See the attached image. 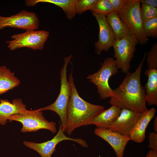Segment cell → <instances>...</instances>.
<instances>
[{
	"label": "cell",
	"instance_id": "10",
	"mask_svg": "<svg viewBox=\"0 0 157 157\" xmlns=\"http://www.w3.org/2000/svg\"><path fill=\"white\" fill-rule=\"evenodd\" d=\"M65 140L74 141L84 147L86 148L88 146L86 142L83 139L73 138L66 136L60 124L57 133L51 140L41 143L25 141L23 144L27 147L37 151L41 157H51L52 154L56 151V145L59 142Z\"/></svg>",
	"mask_w": 157,
	"mask_h": 157
},
{
	"label": "cell",
	"instance_id": "29",
	"mask_svg": "<svg viewBox=\"0 0 157 157\" xmlns=\"http://www.w3.org/2000/svg\"><path fill=\"white\" fill-rule=\"evenodd\" d=\"M145 157H157V153L151 150Z\"/></svg>",
	"mask_w": 157,
	"mask_h": 157
},
{
	"label": "cell",
	"instance_id": "21",
	"mask_svg": "<svg viewBox=\"0 0 157 157\" xmlns=\"http://www.w3.org/2000/svg\"><path fill=\"white\" fill-rule=\"evenodd\" d=\"M90 10L91 12L101 14L106 16L115 12L109 0H97Z\"/></svg>",
	"mask_w": 157,
	"mask_h": 157
},
{
	"label": "cell",
	"instance_id": "20",
	"mask_svg": "<svg viewBox=\"0 0 157 157\" xmlns=\"http://www.w3.org/2000/svg\"><path fill=\"white\" fill-rule=\"evenodd\" d=\"M19 80L6 66H0V95L18 86Z\"/></svg>",
	"mask_w": 157,
	"mask_h": 157
},
{
	"label": "cell",
	"instance_id": "28",
	"mask_svg": "<svg viewBox=\"0 0 157 157\" xmlns=\"http://www.w3.org/2000/svg\"><path fill=\"white\" fill-rule=\"evenodd\" d=\"M140 3H144L150 6L157 7V0H139Z\"/></svg>",
	"mask_w": 157,
	"mask_h": 157
},
{
	"label": "cell",
	"instance_id": "17",
	"mask_svg": "<svg viewBox=\"0 0 157 157\" xmlns=\"http://www.w3.org/2000/svg\"><path fill=\"white\" fill-rule=\"evenodd\" d=\"M144 74L148 77L144 87L146 103L150 106H157V69H147Z\"/></svg>",
	"mask_w": 157,
	"mask_h": 157
},
{
	"label": "cell",
	"instance_id": "16",
	"mask_svg": "<svg viewBox=\"0 0 157 157\" xmlns=\"http://www.w3.org/2000/svg\"><path fill=\"white\" fill-rule=\"evenodd\" d=\"M121 110L117 107L112 105L110 108L104 110L92 118L89 125H95L97 128L106 129L116 119Z\"/></svg>",
	"mask_w": 157,
	"mask_h": 157
},
{
	"label": "cell",
	"instance_id": "23",
	"mask_svg": "<svg viewBox=\"0 0 157 157\" xmlns=\"http://www.w3.org/2000/svg\"><path fill=\"white\" fill-rule=\"evenodd\" d=\"M146 60L149 69H157V42H155L147 53Z\"/></svg>",
	"mask_w": 157,
	"mask_h": 157
},
{
	"label": "cell",
	"instance_id": "30",
	"mask_svg": "<svg viewBox=\"0 0 157 157\" xmlns=\"http://www.w3.org/2000/svg\"><path fill=\"white\" fill-rule=\"evenodd\" d=\"M153 129L154 131L157 133V117L155 116L153 123Z\"/></svg>",
	"mask_w": 157,
	"mask_h": 157
},
{
	"label": "cell",
	"instance_id": "2",
	"mask_svg": "<svg viewBox=\"0 0 157 157\" xmlns=\"http://www.w3.org/2000/svg\"><path fill=\"white\" fill-rule=\"evenodd\" d=\"M72 69L68 76L71 93L67 107V124L64 131L68 135L76 129L89 125L92 118L105 109L104 106L90 103L80 96L74 83Z\"/></svg>",
	"mask_w": 157,
	"mask_h": 157
},
{
	"label": "cell",
	"instance_id": "14",
	"mask_svg": "<svg viewBox=\"0 0 157 157\" xmlns=\"http://www.w3.org/2000/svg\"><path fill=\"white\" fill-rule=\"evenodd\" d=\"M156 112V109L152 108L141 114L131 131L130 137L131 140L138 143L144 141L145 138L146 129Z\"/></svg>",
	"mask_w": 157,
	"mask_h": 157
},
{
	"label": "cell",
	"instance_id": "4",
	"mask_svg": "<svg viewBox=\"0 0 157 157\" xmlns=\"http://www.w3.org/2000/svg\"><path fill=\"white\" fill-rule=\"evenodd\" d=\"M139 0H127L124 6L115 12L136 36L139 43L146 44L148 38L145 35L142 28V22L140 15Z\"/></svg>",
	"mask_w": 157,
	"mask_h": 157
},
{
	"label": "cell",
	"instance_id": "11",
	"mask_svg": "<svg viewBox=\"0 0 157 157\" xmlns=\"http://www.w3.org/2000/svg\"><path fill=\"white\" fill-rule=\"evenodd\" d=\"M92 13L99 26V39L95 42L94 46L95 53L99 55L103 51L108 52L113 47L116 40L113 32L107 21L106 16L101 14Z\"/></svg>",
	"mask_w": 157,
	"mask_h": 157
},
{
	"label": "cell",
	"instance_id": "1",
	"mask_svg": "<svg viewBox=\"0 0 157 157\" xmlns=\"http://www.w3.org/2000/svg\"><path fill=\"white\" fill-rule=\"evenodd\" d=\"M147 55L144 52L135 70L126 73L121 84L113 90V94L109 101L111 106L140 113L148 110L146 106L145 88L142 85L140 80L142 67Z\"/></svg>",
	"mask_w": 157,
	"mask_h": 157
},
{
	"label": "cell",
	"instance_id": "24",
	"mask_svg": "<svg viewBox=\"0 0 157 157\" xmlns=\"http://www.w3.org/2000/svg\"><path fill=\"white\" fill-rule=\"evenodd\" d=\"M97 0H77L75 8L76 14H81L88 10H90Z\"/></svg>",
	"mask_w": 157,
	"mask_h": 157
},
{
	"label": "cell",
	"instance_id": "27",
	"mask_svg": "<svg viewBox=\"0 0 157 157\" xmlns=\"http://www.w3.org/2000/svg\"><path fill=\"white\" fill-rule=\"evenodd\" d=\"M114 10L117 12L123 8L125 5L127 0H109Z\"/></svg>",
	"mask_w": 157,
	"mask_h": 157
},
{
	"label": "cell",
	"instance_id": "15",
	"mask_svg": "<svg viewBox=\"0 0 157 157\" xmlns=\"http://www.w3.org/2000/svg\"><path fill=\"white\" fill-rule=\"evenodd\" d=\"M26 107L19 98L13 99L11 103L8 99H0V124L5 125L10 117L26 111Z\"/></svg>",
	"mask_w": 157,
	"mask_h": 157
},
{
	"label": "cell",
	"instance_id": "13",
	"mask_svg": "<svg viewBox=\"0 0 157 157\" xmlns=\"http://www.w3.org/2000/svg\"><path fill=\"white\" fill-rule=\"evenodd\" d=\"M95 134L108 142L114 151L117 157H123L126 146L131 140L130 137L107 129L96 128Z\"/></svg>",
	"mask_w": 157,
	"mask_h": 157
},
{
	"label": "cell",
	"instance_id": "25",
	"mask_svg": "<svg viewBox=\"0 0 157 157\" xmlns=\"http://www.w3.org/2000/svg\"><path fill=\"white\" fill-rule=\"evenodd\" d=\"M142 21L157 17V8L142 3L140 9Z\"/></svg>",
	"mask_w": 157,
	"mask_h": 157
},
{
	"label": "cell",
	"instance_id": "18",
	"mask_svg": "<svg viewBox=\"0 0 157 157\" xmlns=\"http://www.w3.org/2000/svg\"><path fill=\"white\" fill-rule=\"evenodd\" d=\"M77 0H26L25 4L28 7L33 6L39 3H48L60 7L69 20L73 18L76 14L75 5Z\"/></svg>",
	"mask_w": 157,
	"mask_h": 157
},
{
	"label": "cell",
	"instance_id": "19",
	"mask_svg": "<svg viewBox=\"0 0 157 157\" xmlns=\"http://www.w3.org/2000/svg\"><path fill=\"white\" fill-rule=\"evenodd\" d=\"M106 18L116 40H120L133 34L129 27L115 12L108 15Z\"/></svg>",
	"mask_w": 157,
	"mask_h": 157
},
{
	"label": "cell",
	"instance_id": "12",
	"mask_svg": "<svg viewBox=\"0 0 157 157\" xmlns=\"http://www.w3.org/2000/svg\"><path fill=\"white\" fill-rule=\"evenodd\" d=\"M142 113L129 109H121L117 118L106 129L130 137L134 125Z\"/></svg>",
	"mask_w": 157,
	"mask_h": 157
},
{
	"label": "cell",
	"instance_id": "6",
	"mask_svg": "<svg viewBox=\"0 0 157 157\" xmlns=\"http://www.w3.org/2000/svg\"><path fill=\"white\" fill-rule=\"evenodd\" d=\"M8 120L10 122L15 121L21 123L23 126L21 129L22 133L36 132L40 129H46L55 134L57 131L56 123L49 122L45 118L42 111L38 109L26 111L13 115Z\"/></svg>",
	"mask_w": 157,
	"mask_h": 157
},
{
	"label": "cell",
	"instance_id": "5",
	"mask_svg": "<svg viewBox=\"0 0 157 157\" xmlns=\"http://www.w3.org/2000/svg\"><path fill=\"white\" fill-rule=\"evenodd\" d=\"M101 67L97 72L88 76L87 79L97 87V93L101 99L110 97L113 94V90L110 87L108 81L110 77L118 72L115 60L113 58L105 59Z\"/></svg>",
	"mask_w": 157,
	"mask_h": 157
},
{
	"label": "cell",
	"instance_id": "22",
	"mask_svg": "<svg viewBox=\"0 0 157 157\" xmlns=\"http://www.w3.org/2000/svg\"><path fill=\"white\" fill-rule=\"evenodd\" d=\"M142 28L146 36L157 38V17L143 21Z\"/></svg>",
	"mask_w": 157,
	"mask_h": 157
},
{
	"label": "cell",
	"instance_id": "26",
	"mask_svg": "<svg viewBox=\"0 0 157 157\" xmlns=\"http://www.w3.org/2000/svg\"><path fill=\"white\" fill-rule=\"evenodd\" d=\"M148 147L151 150L157 153V133L150 132L149 135Z\"/></svg>",
	"mask_w": 157,
	"mask_h": 157
},
{
	"label": "cell",
	"instance_id": "8",
	"mask_svg": "<svg viewBox=\"0 0 157 157\" xmlns=\"http://www.w3.org/2000/svg\"><path fill=\"white\" fill-rule=\"evenodd\" d=\"M49 35V31L45 30L26 31L23 33L11 36L13 40L7 41L6 43L11 50L23 47L41 50Z\"/></svg>",
	"mask_w": 157,
	"mask_h": 157
},
{
	"label": "cell",
	"instance_id": "3",
	"mask_svg": "<svg viewBox=\"0 0 157 157\" xmlns=\"http://www.w3.org/2000/svg\"><path fill=\"white\" fill-rule=\"evenodd\" d=\"M73 57L70 55L64 58V63L60 72V92L56 101L52 104L42 108L40 111L51 110L56 112L59 116L63 130L64 132L67 124V107L71 93V86L67 77V68Z\"/></svg>",
	"mask_w": 157,
	"mask_h": 157
},
{
	"label": "cell",
	"instance_id": "7",
	"mask_svg": "<svg viewBox=\"0 0 157 157\" xmlns=\"http://www.w3.org/2000/svg\"><path fill=\"white\" fill-rule=\"evenodd\" d=\"M138 43L137 38L133 34L120 40H115L114 43L112 47L116 65L123 73L129 72L130 63L136 51V47Z\"/></svg>",
	"mask_w": 157,
	"mask_h": 157
},
{
	"label": "cell",
	"instance_id": "9",
	"mask_svg": "<svg viewBox=\"0 0 157 157\" xmlns=\"http://www.w3.org/2000/svg\"><path fill=\"white\" fill-rule=\"evenodd\" d=\"M39 26V20L34 13L26 10L8 17L0 16V30L6 27L35 30Z\"/></svg>",
	"mask_w": 157,
	"mask_h": 157
}]
</instances>
